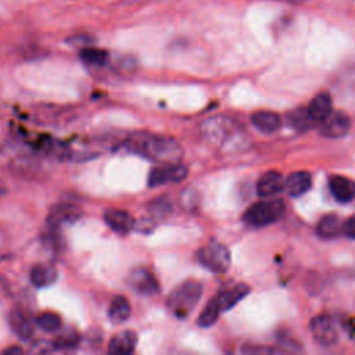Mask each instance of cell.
Segmentation results:
<instances>
[{"instance_id":"cell-1","label":"cell","mask_w":355,"mask_h":355,"mask_svg":"<svg viewBox=\"0 0 355 355\" xmlns=\"http://www.w3.org/2000/svg\"><path fill=\"white\" fill-rule=\"evenodd\" d=\"M121 148L158 164L180 162L183 157V150L175 139L147 132L132 133L121 143Z\"/></svg>"},{"instance_id":"cell-2","label":"cell","mask_w":355,"mask_h":355,"mask_svg":"<svg viewBox=\"0 0 355 355\" xmlns=\"http://www.w3.org/2000/svg\"><path fill=\"white\" fill-rule=\"evenodd\" d=\"M202 136L214 146L225 150L236 148L241 144L243 132L237 123L227 116H212L204 121L201 126Z\"/></svg>"},{"instance_id":"cell-3","label":"cell","mask_w":355,"mask_h":355,"mask_svg":"<svg viewBox=\"0 0 355 355\" xmlns=\"http://www.w3.org/2000/svg\"><path fill=\"white\" fill-rule=\"evenodd\" d=\"M202 294V286L196 280H186L175 287L166 298L169 312L178 319H184L196 308Z\"/></svg>"},{"instance_id":"cell-4","label":"cell","mask_w":355,"mask_h":355,"mask_svg":"<svg viewBox=\"0 0 355 355\" xmlns=\"http://www.w3.org/2000/svg\"><path fill=\"white\" fill-rule=\"evenodd\" d=\"M286 211V204L282 200H263L252 204L243 215V220L254 227L270 225L282 218Z\"/></svg>"},{"instance_id":"cell-5","label":"cell","mask_w":355,"mask_h":355,"mask_svg":"<svg viewBox=\"0 0 355 355\" xmlns=\"http://www.w3.org/2000/svg\"><path fill=\"white\" fill-rule=\"evenodd\" d=\"M200 265L214 273H223L230 266V251L220 243H209L196 252Z\"/></svg>"},{"instance_id":"cell-6","label":"cell","mask_w":355,"mask_h":355,"mask_svg":"<svg viewBox=\"0 0 355 355\" xmlns=\"http://www.w3.org/2000/svg\"><path fill=\"white\" fill-rule=\"evenodd\" d=\"M187 173H189L187 166L182 165L180 162H164L154 166L150 171L147 183L150 187L179 183L186 179Z\"/></svg>"},{"instance_id":"cell-7","label":"cell","mask_w":355,"mask_h":355,"mask_svg":"<svg viewBox=\"0 0 355 355\" xmlns=\"http://www.w3.org/2000/svg\"><path fill=\"white\" fill-rule=\"evenodd\" d=\"M82 216V209L71 202H58L53 205L47 214V225L50 229L60 230L75 223Z\"/></svg>"},{"instance_id":"cell-8","label":"cell","mask_w":355,"mask_h":355,"mask_svg":"<svg viewBox=\"0 0 355 355\" xmlns=\"http://www.w3.org/2000/svg\"><path fill=\"white\" fill-rule=\"evenodd\" d=\"M313 338L323 347H331L338 340V333L336 330L334 322L326 315L315 316L309 323Z\"/></svg>"},{"instance_id":"cell-9","label":"cell","mask_w":355,"mask_h":355,"mask_svg":"<svg viewBox=\"0 0 355 355\" xmlns=\"http://www.w3.org/2000/svg\"><path fill=\"white\" fill-rule=\"evenodd\" d=\"M351 128V119L349 116L343 112V111H331L327 118L320 121L319 125V132L320 135L330 137V139H337L343 137L348 133Z\"/></svg>"},{"instance_id":"cell-10","label":"cell","mask_w":355,"mask_h":355,"mask_svg":"<svg viewBox=\"0 0 355 355\" xmlns=\"http://www.w3.org/2000/svg\"><path fill=\"white\" fill-rule=\"evenodd\" d=\"M128 283L139 294L154 295L159 291V284L155 276L146 268H136L128 277Z\"/></svg>"},{"instance_id":"cell-11","label":"cell","mask_w":355,"mask_h":355,"mask_svg":"<svg viewBox=\"0 0 355 355\" xmlns=\"http://www.w3.org/2000/svg\"><path fill=\"white\" fill-rule=\"evenodd\" d=\"M105 225L114 230L115 233L119 234H128L136 225V220L133 216L123 209H115V208H108L103 214Z\"/></svg>"},{"instance_id":"cell-12","label":"cell","mask_w":355,"mask_h":355,"mask_svg":"<svg viewBox=\"0 0 355 355\" xmlns=\"http://www.w3.org/2000/svg\"><path fill=\"white\" fill-rule=\"evenodd\" d=\"M8 320H10V326L12 329V331L19 338L29 340L33 336L36 320L33 322L31 315L28 312H25L24 309L12 308L8 315Z\"/></svg>"},{"instance_id":"cell-13","label":"cell","mask_w":355,"mask_h":355,"mask_svg":"<svg viewBox=\"0 0 355 355\" xmlns=\"http://www.w3.org/2000/svg\"><path fill=\"white\" fill-rule=\"evenodd\" d=\"M286 187V182L280 172L268 171L265 172L257 183V193L259 197H273Z\"/></svg>"},{"instance_id":"cell-14","label":"cell","mask_w":355,"mask_h":355,"mask_svg":"<svg viewBox=\"0 0 355 355\" xmlns=\"http://www.w3.org/2000/svg\"><path fill=\"white\" fill-rule=\"evenodd\" d=\"M329 187L333 197L340 202H349L355 197V182L343 175L330 176Z\"/></svg>"},{"instance_id":"cell-15","label":"cell","mask_w":355,"mask_h":355,"mask_svg":"<svg viewBox=\"0 0 355 355\" xmlns=\"http://www.w3.org/2000/svg\"><path fill=\"white\" fill-rule=\"evenodd\" d=\"M250 293V287L244 283H239L227 290H223L215 295L216 304L220 309V312L229 311L233 308L236 304H239L247 294Z\"/></svg>"},{"instance_id":"cell-16","label":"cell","mask_w":355,"mask_h":355,"mask_svg":"<svg viewBox=\"0 0 355 355\" xmlns=\"http://www.w3.org/2000/svg\"><path fill=\"white\" fill-rule=\"evenodd\" d=\"M137 336L133 330H125L115 334L108 343V352L114 355H129L135 351Z\"/></svg>"},{"instance_id":"cell-17","label":"cell","mask_w":355,"mask_h":355,"mask_svg":"<svg viewBox=\"0 0 355 355\" xmlns=\"http://www.w3.org/2000/svg\"><path fill=\"white\" fill-rule=\"evenodd\" d=\"M57 277L58 270L51 263H36L29 272L31 283L37 288L49 287L57 280Z\"/></svg>"},{"instance_id":"cell-18","label":"cell","mask_w":355,"mask_h":355,"mask_svg":"<svg viewBox=\"0 0 355 355\" xmlns=\"http://www.w3.org/2000/svg\"><path fill=\"white\" fill-rule=\"evenodd\" d=\"M312 186V176L306 171H297L286 178V189L290 196L300 197Z\"/></svg>"},{"instance_id":"cell-19","label":"cell","mask_w":355,"mask_h":355,"mask_svg":"<svg viewBox=\"0 0 355 355\" xmlns=\"http://www.w3.org/2000/svg\"><path fill=\"white\" fill-rule=\"evenodd\" d=\"M308 112L312 116V119L315 122H320L324 118H327L331 112V97L329 93L322 92L319 94H316L309 105H308Z\"/></svg>"},{"instance_id":"cell-20","label":"cell","mask_w":355,"mask_h":355,"mask_svg":"<svg viewBox=\"0 0 355 355\" xmlns=\"http://www.w3.org/2000/svg\"><path fill=\"white\" fill-rule=\"evenodd\" d=\"M251 122L262 132L272 133L280 128V116L272 111H257L251 115Z\"/></svg>"},{"instance_id":"cell-21","label":"cell","mask_w":355,"mask_h":355,"mask_svg":"<svg viewBox=\"0 0 355 355\" xmlns=\"http://www.w3.org/2000/svg\"><path fill=\"white\" fill-rule=\"evenodd\" d=\"M130 316V304L123 295H115L108 308V318L112 323H123Z\"/></svg>"},{"instance_id":"cell-22","label":"cell","mask_w":355,"mask_h":355,"mask_svg":"<svg viewBox=\"0 0 355 355\" xmlns=\"http://www.w3.org/2000/svg\"><path fill=\"white\" fill-rule=\"evenodd\" d=\"M340 232H343V223L337 215H324L318 223V233L324 239L336 237Z\"/></svg>"},{"instance_id":"cell-23","label":"cell","mask_w":355,"mask_h":355,"mask_svg":"<svg viewBox=\"0 0 355 355\" xmlns=\"http://www.w3.org/2000/svg\"><path fill=\"white\" fill-rule=\"evenodd\" d=\"M287 122H288L295 130L302 132V130L309 129L315 121H313L312 116L309 115L308 108L301 107V108H295V110H293L291 112L287 114Z\"/></svg>"},{"instance_id":"cell-24","label":"cell","mask_w":355,"mask_h":355,"mask_svg":"<svg viewBox=\"0 0 355 355\" xmlns=\"http://www.w3.org/2000/svg\"><path fill=\"white\" fill-rule=\"evenodd\" d=\"M80 58L83 62L87 65L93 67H103L108 61V53L103 49H96V47H85L80 51Z\"/></svg>"},{"instance_id":"cell-25","label":"cell","mask_w":355,"mask_h":355,"mask_svg":"<svg viewBox=\"0 0 355 355\" xmlns=\"http://www.w3.org/2000/svg\"><path fill=\"white\" fill-rule=\"evenodd\" d=\"M79 344V334L72 329H65L55 336L53 347L55 349H72Z\"/></svg>"},{"instance_id":"cell-26","label":"cell","mask_w":355,"mask_h":355,"mask_svg":"<svg viewBox=\"0 0 355 355\" xmlns=\"http://www.w3.org/2000/svg\"><path fill=\"white\" fill-rule=\"evenodd\" d=\"M36 324L47 333H54L61 329V318L55 312H42L36 318Z\"/></svg>"},{"instance_id":"cell-27","label":"cell","mask_w":355,"mask_h":355,"mask_svg":"<svg viewBox=\"0 0 355 355\" xmlns=\"http://www.w3.org/2000/svg\"><path fill=\"white\" fill-rule=\"evenodd\" d=\"M219 313H220V309H219V306H218V304H216V300H215V297H214V298L205 305V308L202 309V312L200 313V316H198V319H197V324L201 326V327H209V326H212V324L216 322Z\"/></svg>"},{"instance_id":"cell-28","label":"cell","mask_w":355,"mask_h":355,"mask_svg":"<svg viewBox=\"0 0 355 355\" xmlns=\"http://www.w3.org/2000/svg\"><path fill=\"white\" fill-rule=\"evenodd\" d=\"M148 211L155 218H165L172 212V202L166 196L158 197L148 204Z\"/></svg>"},{"instance_id":"cell-29","label":"cell","mask_w":355,"mask_h":355,"mask_svg":"<svg viewBox=\"0 0 355 355\" xmlns=\"http://www.w3.org/2000/svg\"><path fill=\"white\" fill-rule=\"evenodd\" d=\"M196 191L194 190H186L184 193H182L180 200H182V205H184L186 208H193L194 202H198V198H194Z\"/></svg>"},{"instance_id":"cell-30","label":"cell","mask_w":355,"mask_h":355,"mask_svg":"<svg viewBox=\"0 0 355 355\" xmlns=\"http://www.w3.org/2000/svg\"><path fill=\"white\" fill-rule=\"evenodd\" d=\"M343 233L349 239H355V215L343 223Z\"/></svg>"},{"instance_id":"cell-31","label":"cell","mask_w":355,"mask_h":355,"mask_svg":"<svg viewBox=\"0 0 355 355\" xmlns=\"http://www.w3.org/2000/svg\"><path fill=\"white\" fill-rule=\"evenodd\" d=\"M68 42H69L71 44H73V46H85V47H86L89 43L93 42V39L89 37V36H86V35H80V36L69 37Z\"/></svg>"},{"instance_id":"cell-32","label":"cell","mask_w":355,"mask_h":355,"mask_svg":"<svg viewBox=\"0 0 355 355\" xmlns=\"http://www.w3.org/2000/svg\"><path fill=\"white\" fill-rule=\"evenodd\" d=\"M135 227L137 230H140V232L148 233V232H151L154 229V220L153 219H141L139 223L135 225Z\"/></svg>"},{"instance_id":"cell-33","label":"cell","mask_w":355,"mask_h":355,"mask_svg":"<svg viewBox=\"0 0 355 355\" xmlns=\"http://www.w3.org/2000/svg\"><path fill=\"white\" fill-rule=\"evenodd\" d=\"M4 355H21L24 354V349L21 347H17V345H12V347H8L3 351Z\"/></svg>"},{"instance_id":"cell-34","label":"cell","mask_w":355,"mask_h":355,"mask_svg":"<svg viewBox=\"0 0 355 355\" xmlns=\"http://www.w3.org/2000/svg\"><path fill=\"white\" fill-rule=\"evenodd\" d=\"M6 191H7V187H6V184L3 183V180H0V197H3V196L6 194Z\"/></svg>"}]
</instances>
